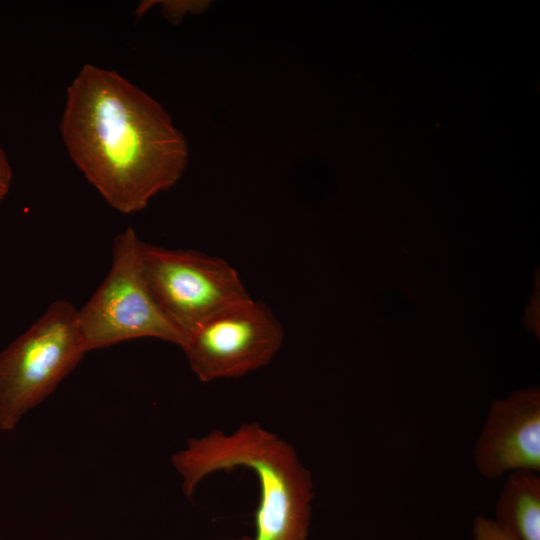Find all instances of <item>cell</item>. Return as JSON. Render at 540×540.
<instances>
[{"label": "cell", "instance_id": "cell-1", "mask_svg": "<svg viewBox=\"0 0 540 540\" xmlns=\"http://www.w3.org/2000/svg\"><path fill=\"white\" fill-rule=\"evenodd\" d=\"M60 131L75 165L124 214L144 209L187 165L185 138L167 111L117 72L93 65L68 87Z\"/></svg>", "mask_w": 540, "mask_h": 540}, {"label": "cell", "instance_id": "cell-2", "mask_svg": "<svg viewBox=\"0 0 540 540\" xmlns=\"http://www.w3.org/2000/svg\"><path fill=\"white\" fill-rule=\"evenodd\" d=\"M171 463L187 497L213 473L251 470L259 501L254 534L241 540H308L315 496L311 471L291 443L259 423H242L229 434L213 430L190 438Z\"/></svg>", "mask_w": 540, "mask_h": 540}, {"label": "cell", "instance_id": "cell-3", "mask_svg": "<svg viewBox=\"0 0 540 540\" xmlns=\"http://www.w3.org/2000/svg\"><path fill=\"white\" fill-rule=\"evenodd\" d=\"M87 353L78 309L56 300L0 351V431H13Z\"/></svg>", "mask_w": 540, "mask_h": 540}, {"label": "cell", "instance_id": "cell-4", "mask_svg": "<svg viewBox=\"0 0 540 540\" xmlns=\"http://www.w3.org/2000/svg\"><path fill=\"white\" fill-rule=\"evenodd\" d=\"M140 242L128 227L113 241L110 270L78 310L81 333L87 352L120 342L155 338L183 346L184 334L159 307L145 277Z\"/></svg>", "mask_w": 540, "mask_h": 540}, {"label": "cell", "instance_id": "cell-5", "mask_svg": "<svg viewBox=\"0 0 540 540\" xmlns=\"http://www.w3.org/2000/svg\"><path fill=\"white\" fill-rule=\"evenodd\" d=\"M139 251L159 307L185 338L214 314L250 297L238 272L222 258L142 240Z\"/></svg>", "mask_w": 540, "mask_h": 540}, {"label": "cell", "instance_id": "cell-6", "mask_svg": "<svg viewBox=\"0 0 540 540\" xmlns=\"http://www.w3.org/2000/svg\"><path fill=\"white\" fill-rule=\"evenodd\" d=\"M284 331L262 302L248 297L214 314L186 335L187 363L203 383L240 378L270 364Z\"/></svg>", "mask_w": 540, "mask_h": 540}, {"label": "cell", "instance_id": "cell-7", "mask_svg": "<svg viewBox=\"0 0 540 540\" xmlns=\"http://www.w3.org/2000/svg\"><path fill=\"white\" fill-rule=\"evenodd\" d=\"M480 475L494 480L516 470L540 472V392L528 388L495 400L472 451Z\"/></svg>", "mask_w": 540, "mask_h": 540}, {"label": "cell", "instance_id": "cell-8", "mask_svg": "<svg viewBox=\"0 0 540 540\" xmlns=\"http://www.w3.org/2000/svg\"><path fill=\"white\" fill-rule=\"evenodd\" d=\"M494 521L518 540H540L539 472L507 474L495 503Z\"/></svg>", "mask_w": 540, "mask_h": 540}, {"label": "cell", "instance_id": "cell-9", "mask_svg": "<svg viewBox=\"0 0 540 540\" xmlns=\"http://www.w3.org/2000/svg\"><path fill=\"white\" fill-rule=\"evenodd\" d=\"M472 540H518L510 532L498 525L494 519L483 515L474 518Z\"/></svg>", "mask_w": 540, "mask_h": 540}, {"label": "cell", "instance_id": "cell-10", "mask_svg": "<svg viewBox=\"0 0 540 540\" xmlns=\"http://www.w3.org/2000/svg\"><path fill=\"white\" fill-rule=\"evenodd\" d=\"M12 168L7 155L0 145V203L8 194L12 183Z\"/></svg>", "mask_w": 540, "mask_h": 540}, {"label": "cell", "instance_id": "cell-11", "mask_svg": "<svg viewBox=\"0 0 540 540\" xmlns=\"http://www.w3.org/2000/svg\"><path fill=\"white\" fill-rule=\"evenodd\" d=\"M66 540H71V539H66Z\"/></svg>", "mask_w": 540, "mask_h": 540}]
</instances>
